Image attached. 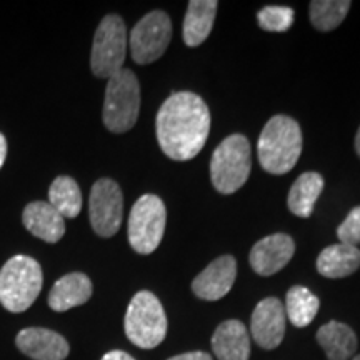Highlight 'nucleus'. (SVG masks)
Returning a JSON list of instances; mask_svg holds the SVG:
<instances>
[{
    "mask_svg": "<svg viewBox=\"0 0 360 360\" xmlns=\"http://www.w3.org/2000/svg\"><path fill=\"white\" fill-rule=\"evenodd\" d=\"M127 29L119 15H105L94 35L90 69L98 79L109 80L124 69L127 53Z\"/></svg>",
    "mask_w": 360,
    "mask_h": 360,
    "instance_id": "7",
    "label": "nucleus"
},
{
    "mask_svg": "<svg viewBox=\"0 0 360 360\" xmlns=\"http://www.w3.org/2000/svg\"><path fill=\"white\" fill-rule=\"evenodd\" d=\"M172 39V22L162 11L147 13L137 22L129 35V47L134 62L147 65L159 60L167 51Z\"/></svg>",
    "mask_w": 360,
    "mask_h": 360,
    "instance_id": "9",
    "label": "nucleus"
},
{
    "mask_svg": "<svg viewBox=\"0 0 360 360\" xmlns=\"http://www.w3.org/2000/svg\"><path fill=\"white\" fill-rule=\"evenodd\" d=\"M7 157V141L4 137V134H0V169H2L4 162H6Z\"/></svg>",
    "mask_w": 360,
    "mask_h": 360,
    "instance_id": "29",
    "label": "nucleus"
},
{
    "mask_svg": "<svg viewBox=\"0 0 360 360\" xmlns=\"http://www.w3.org/2000/svg\"><path fill=\"white\" fill-rule=\"evenodd\" d=\"M252 169L250 143L247 137L233 134L224 139L210 160V179L220 193L237 192L247 182Z\"/></svg>",
    "mask_w": 360,
    "mask_h": 360,
    "instance_id": "5",
    "label": "nucleus"
},
{
    "mask_svg": "<svg viewBox=\"0 0 360 360\" xmlns=\"http://www.w3.org/2000/svg\"><path fill=\"white\" fill-rule=\"evenodd\" d=\"M124 197L112 179H101L94 184L89 199V217L94 232L101 237H114L122 225Z\"/></svg>",
    "mask_w": 360,
    "mask_h": 360,
    "instance_id": "10",
    "label": "nucleus"
},
{
    "mask_svg": "<svg viewBox=\"0 0 360 360\" xmlns=\"http://www.w3.org/2000/svg\"><path fill=\"white\" fill-rule=\"evenodd\" d=\"M169 360H212V357L205 352H187V354L175 355V357Z\"/></svg>",
    "mask_w": 360,
    "mask_h": 360,
    "instance_id": "27",
    "label": "nucleus"
},
{
    "mask_svg": "<svg viewBox=\"0 0 360 360\" xmlns=\"http://www.w3.org/2000/svg\"><path fill=\"white\" fill-rule=\"evenodd\" d=\"M90 297H92L90 278L85 274L72 272L53 283L49 294V307L56 312H67V310L84 305Z\"/></svg>",
    "mask_w": 360,
    "mask_h": 360,
    "instance_id": "16",
    "label": "nucleus"
},
{
    "mask_svg": "<svg viewBox=\"0 0 360 360\" xmlns=\"http://www.w3.org/2000/svg\"><path fill=\"white\" fill-rule=\"evenodd\" d=\"M49 204L64 219H75L82 210V193L72 177L60 175L49 188Z\"/></svg>",
    "mask_w": 360,
    "mask_h": 360,
    "instance_id": "22",
    "label": "nucleus"
},
{
    "mask_svg": "<svg viewBox=\"0 0 360 360\" xmlns=\"http://www.w3.org/2000/svg\"><path fill=\"white\" fill-rule=\"evenodd\" d=\"M323 191V177L317 172H305L295 180L289 192L287 205L297 217L307 219L312 215L315 202Z\"/></svg>",
    "mask_w": 360,
    "mask_h": 360,
    "instance_id": "21",
    "label": "nucleus"
},
{
    "mask_svg": "<svg viewBox=\"0 0 360 360\" xmlns=\"http://www.w3.org/2000/svg\"><path fill=\"white\" fill-rule=\"evenodd\" d=\"M125 334L134 345L154 349L167 335V317L160 300L148 290L137 292L125 314Z\"/></svg>",
    "mask_w": 360,
    "mask_h": 360,
    "instance_id": "6",
    "label": "nucleus"
},
{
    "mask_svg": "<svg viewBox=\"0 0 360 360\" xmlns=\"http://www.w3.org/2000/svg\"><path fill=\"white\" fill-rule=\"evenodd\" d=\"M319 307H321V302L317 295H314L302 285H294L287 292L285 315L295 327L304 328L310 326L319 312Z\"/></svg>",
    "mask_w": 360,
    "mask_h": 360,
    "instance_id": "23",
    "label": "nucleus"
},
{
    "mask_svg": "<svg viewBox=\"0 0 360 360\" xmlns=\"http://www.w3.org/2000/svg\"><path fill=\"white\" fill-rule=\"evenodd\" d=\"M237 277V262L232 255H222L193 278L192 290L202 300H219L231 292Z\"/></svg>",
    "mask_w": 360,
    "mask_h": 360,
    "instance_id": "13",
    "label": "nucleus"
},
{
    "mask_svg": "<svg viewBox=\"0 0 360 360\" xmlns=\"http://www.w3.org/2000/svg\"><path fill=\"white\" fill-rule=\"evenodd\" d=\"M295 12L290 7L267 6L257 13L260 29L267 32H285L294 24Z\"/></svg>",
    "mask_w": 360,
    "mask_h": 360,
    "instance_id": "25",
    "label": "nucleus"
},
{
    "mask_svg": "<svg viewBox=\"0 0 360 360\" xmlns=\"http://www.w3.org/2000/svg\"><path fill=\"white\" fill-rule=\"evenodd\" d=\"M360 267V250L354 245L334 244L323 249L317 257V270L327 278H344Z\"/></svg>",
    "mask_w": 360,
    "mask_h": 360,
    "instance_id": "19",
    "label": "nucleus"
},
{
    "mask_svg": "<svg viewBox=\"0 0 360 360\" xmlns=\"http://www.w3.org/2000/svg\"><path fill=\"white\" fill-rule=\"evenodd\" d=\"M102 360H135V359L127 352H122V350H112V352H107L103 355Z\"/></svg>",
    "mask_w": 360,
    "mask_h": 360,
    "instance_id": "28",
    "label": "nucleus"
},
{
    "mask_svg": "<svg viewBox=\"0 0 360 360\" xmlns=\"http://www.w3.org/2000/svg\"><path fill=\"white\" fill-rule=\"evenodd\" d=\"M354 360H360V355H357V357H354Z\"/></svg>",
    "mask_w": 360,
    "mask_h": 360,
    "instance_id": "31",
    "label": "nucleus"
},
{
    "mask_svg": "<svg viewBox=\"0 0 360 360\" xmlns=\"http://www.w3.org/2000/svg\"><path fill=\"white\" fill-rule=\"evenodd\" d=\"M352 4L349 0H314L310 2V22L317 30L328 32L344 22Z\"/></svg>",
    "mask_w": 360,
    "mask_h": 360,
    "instance_id": "24",
    "label": "nucleus"
},
{
    "mask_svg": "<svg viewBox=\"0 0 360 360\" xmlns=\"http://www.w3.org/2000/svg\"><path fill=\"white\" fill-rule=\"evenodd\" d=\"M302 152V132L292 117L276 115L265 124L259 137L257 154L265 172L283 175L290 172Z\"/></svg>",
    "mask_w": 360,
    "mask_h": 360,
    "instance_id": "2",
    "label": "nucleus"
},
{
    "mask_svg": "<svg viewBox=\"0 0 360 360\" xmlns=\"http://www.w3.org/2000/svg\"><path fill=\"white\" fill-rule=\"evenodd\" d=\"M22 222L32 236L56 244L65 233V219L49 202H32L24 209Z\"/></svg>",
    "mask_w": 360,
    "mask_h": 360,
    "instance_id": "15",
    "label": "nucleus"
},
{
    "mask_svg": "<svg viewBox=\"0 0 360 360\" xmlns=\"http://www.w3.org/2000/svg\"><path fill=\"white\" fill-rule=\"evenodd\" d=\"M219 4L215 0H192L184 19V42L188 47H199L212 32Z\"/></svg>",
    "mask_w": 360,
    "mask_h": 360,
    "instance_id": "18",
    "label": "nucleus"
},
{
    "mask_svg": "<svg viewBox=\"0 0 360 360\" xmlns=\"http://www.w3.org/2000/svg\"><path fill=\"white\" fill-rule=\"evenodd\" d=\"M15 344L22 354L34 360H64L70 352L69 342L64 337L42 327L20 330Z\"/></svg>",
    "mask_w": 360,
    "mask_h": 360,
    "instance_id": "14",
    "label": "nucleus"
},
{
    "mask_svg": "<svg viewBox=\"0 0 360 360\" xmlns=\"http://www.w3.org/2000/svg\"><path fill=\"white\" fill-rule=\"evenodd\" d=\"M295 242L287 233L264 237L250 250V265L259 276L269 277L282 270L294 257Z\"/></svg>",
    "mask_w": 360,
    "mask_h": 360,
    "instance_id": "12",
    "label": "nucleus"
},
{
    "mask_svg": "<svg viewBox=\"0 0 360 360\" xmlns=\"http://www.w3.org/2000/svg\"><path fill=\"white\" fill-rule=\"evenodd\" d=\"M317 342L328 360H349L357 349V337L345 323L332 321L319 328Z\"/></svg>",
    "mask_w": 360,
    "mask_h": 360,
    "instance_id": "20",
    "label": "nucleus"
},
{
    "mask_svg": "<svg viewBox=\"0 0 360 360\" xmlns=\"http://www.w3.org/2000/svg\"><path fill=\"white\" fill-rule=\"evenodd\" d=\"M155 132L162 152L169 159L191 160L204 148L209 137V107L197 94L175 92L159 109Z\"/></svg>",
    "mask_w": 360,
    "mask_h": 360,
    "instance_id": "1",
    "label": "nucleus"
},
{
    "mask_svg": "<svg viewBox=\"0 0 360 360\" xmlns=\"http://www.w3.org/2000/svg\"><path fill=\"white\" fill-rule=\"evenodd\" d=\"M285 310L276 297L260 300L250 321V334L259 347L272 350L281 345L285 335Z\"/></svg>",
    "mask_w": 360,
    "mask_h": 360,
    "instance_id": "11",
    "label": "nucleus"
},
{
    "mask_svg": "<svg viewBox=\"0 0 360 360\" xmlns=\"http://www.w3.org/2000/svg\"><path fill=\"white\" fill-rule=\"evenodd\" d=\"M40 264L27 255L8 259L0 270V304L8 312H25L42 290Z\"/></svg>",
    "mask_w": 360,
    "mask_h": 360,
    "instance_id": "3",
    "label": "nucleus"
},
{
    "mask_svg": "<svg viewBox=\"0 0 360 360\" xmlns=\"http://www.w3.org/2000/svg\"><path fill=\"white\" fill-rule=\"evenodd\" d=\"M212 350L219 360H249L250 337L245 326L238 321H225L215 328Z\"/></svg>",
    "mask_w": 360,
    "mask_h": 360,
    "instance_id": "17",
    "label": "nucleus"
},
{
    "mask_svg": "<svg viewBox=\"0 0 360 360\" xmlns=\"http://www.w3.org/2000/svg\"><path fill=\"white\" fill-rule=\"evenodd\" d=\"M337 237L340 244L357 245L360 244V205L350 210V214L345 217L344 222L337 229Z\"/></svg>",
    "mask_w": 360,
    "mask_h": 360,
    "instance_id": "26",
    "label": "nucleus"
},
{
    "mask_svg": "<svg viewBox=\"0 0 360 360\" xmlns=\"http://www.w3.org/2000/svg\"><path fill=\"white\" fill-rule=\"evenodd\" d=\"M355 150H357V154L360 157V127L357 130V135H355Z\"/></svg>",
    "mask_w": 360,
    "mask_h": 360,
    "instance_id": "30",
    "label": "nucleus"
},
{
    "mask_svg": "<svg viewBox=\"0 0 360 360\" xmlns=\"http://www.w3.org/2000/svg\"><path fill=\"white\" fill-rule=\"evenodd\" d=\"M141 110V85L135 74L122 69L107 80L102 119L114 134L129 132L139 119Z\"/></svg>",
    "mask_w": 360,
    "mask_h": 360,
    "instance_id": "4",
    "label": "nucleus"
},
{
    "mask_svg": "<svg viewBox=\"0 0 360 360\" xmlns=\"http://www.w3.org/2000/svg\"><path fill=\"white\" fill-rule=\"evenodd\" d=\"M167 210L160 197L146 193L135 202L129 217V242L137 254H152L165 232Z\"/></svg>",
    "mask_w": 360,
    "mask_h": 360,
    "instance_id": "8",
    "label": "nucleus"
}]
</instances>
